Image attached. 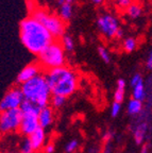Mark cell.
Wrapping results in <instances>:
<instances>
[{
    "instance_id": "28",
    "label": "cell",
    "mask_w": 152,
    "mask_h": 153,
    "mask_svg": "<svg viewBox=\"0 0 152 153\" xmlns=\"http://www.w3.org/2000/svg\"><path fill=\"white\" fill-rule=\"evenodd\" d=\"M77 146H78V143H77V140H72L70 143H68L66 146V148H65V150L67 151V152H72V151L75 150V149L77 148Z\"/></svg>"
},
{
    "instance_id": "25",
    "label": "cell",
    "mask_w": 152,
    "mask_h": 153,
    "mask_svg": "<svg viewBox=\"0 0 152 153\" xmlns=\"http://www.w3.org/2000/svg\"><path fill=\"white\" fill-rule=\"evenodd\" d=\"M117 5L118 7L120 9H124V10H128V7L132 4V0H116Z\"/></svg>"
},
{
    "instance_id": "30",
    "label": "cell",
    "mask_w": 152,
    "mask_h": 153,
    "mask_svg": "<svg viewBox=\"0 0 152 153\" xmlns=\"http://www.w3.org/2000/svg\"><path fill=\"white\" fill-rule=\"evenodd\" d=\"M53 151H54V145H53V143H49V145L46 147V152L52 153Z\"/></svg>"
},
{
    "instance_id": "4",
    "label": "cell",
    "mask_w": 152,
    "mask_h": 153,
    "mask_svg": "<svg viewBox=\"0 0 152 153\" xmlns=\"http://www.w3.org/2000/svg\"><path fill=\"white\" fill-rule=\"evenodd\" d=\"M38 63L47 70L63 67L65 64V49L61 42L54 41L42 54L38 55Z\"/></svg>"
},
{
    "instance_id": "6",
    "label": "cell",
    "mask_w": 152,
    "mask_h": 153,
    "mask_svg": "<svg viewBox=\"0 0 152 153\" xmlns=\"http://www.w3.org/2000/svg\"><path fill=\"white\" fill-rule=\"evenodd\" d=\"M24 113L20 108H14L1 112V119H0V128L2 133L13 132L19 130L22 123Z\"/></svg>"
},
{
    "instance_id": "19",
    "label": "cell",
    "mask_w": 152,
    "mask_h": 153,
    "mask_svg": "<svg viewBox=\"0 0 152 153\" xmlns=\"http://www.w3.org/2000/svg\"><path fill=\"white\" fill-rule=\"evenodd\" d=\"M142 101L139 100H136V99H132V100L129 102V106H128V112L132 115H135L137 113L140 112L142 110Z\"/></svg>"
},
{
    "instance_id": "26",
    "label": "cell",
    "mask_w": 152,
    "mask_h": 153,
    "mask_svg": "<svg viewBox=\"0 0 152 153\" xmlns=\"http://www.w3.org/2000/svg\"><path fill=\"white\" fill-rule=\"evenodd\" d=\"M140 82H143V78H142V76H140L139 74H134V76L132 78V80H131V85L133 86H136L138 83H140Z\"/></svg>"
},
{
    "instance_id": "13",
    "label": "cell",
    "mask_w": 152,
    "mask_h": 153,
    "mask_svg": "<svg viewBox=\"0 0 152 153\" xmlns=\"http://www.w3.org/2000/svg\"><path fill=\"white\" fill-rule=\"evenodd\" d=\"M19 108L22 110V112L24 114H32V115H37V116L39 115L40 111H42V108H40L39 105H37L36 103L29 100H25Z\"/></svg>"
},
{
    "instance_id": "16",
    "label": "cell",
    "mask_w": 152,
    "mask_h": 153,
    "mask_svg": "<svg viewBox=\"0 0 152 153\" xmlns=\"http://www.w3.org/2000/svg\"><path fill=\"white\" fill-rule=\"evenodd\" d=\"M127 13H128V15L131 18L135 19V18H138V17L142 15L143 9H142V7H140L139 4H137V3H132V4L128 7V10H127Z\"/></svg>"
},
{
    "instance_id": "20",
    "label": "cell",
    "mask_w": 152,
    "mask_h": 153,
    "mask_svg": "<svg viewBox=\"0 0 152 153\" xmlns=\"http://www.w3.org/2000/svg\"><path fill=\"white\" fill-rule=\"evenodd\" d=\"M61 43H62V45H63V47H64L65 50H67V51L74 50L75 42L69 35H66V34H65V35L62 37V42H61Z\"/></svg>"
},
{
    "instance_id": "31",
    "label": "cell",
    "mask_w": 152,
    "mask_h": 153,
    "mask_svg": "<svg viewBox=\"0 0 152 153\" xmlns=\"http://www.w3.org/2000/svg\"><path fill=\"white\" fill-rule=\"evenodd\" d=\"M122 35H124V31H122L121 29H119L118 33H117V35H116V38H121L122 37Z\"/></svg>"
},
{
    "instance_id": "11",
    "label": "cell",
    "mask_w": 152,
    "mask_h": 153,
    "mask_svg": "<svg viewBox=\"0 0 152 153\" xmlns=\"http://www.w3.org/2000/svg\"><path fill=\"white\" fill-rule=\"evenodd\" d=\"M38 121H39L40 128H46L52 123L53 121V111L49 106L42 108L39 115H38Z\"/></svg>"
},
{
    "instance_id": "10",
    "label": "cell",
    "mask_w": 152,
    "mask_h": 153,
    "mask_svg": "<svg viewBox=\"0 0 152 153\" xmlns=\"http://www.w3.org/2000/svg\"><path fill=\"white\" fill-rule=\"evenodd\" d=\"M40 69H42V66L39 65V63H32L27 65L17 76V83L24 84L32 80L36 76L40 74Z\"/></svg>"
},
{
    "instance_id": "17",
    "label": "cell",
    "mask_w": 152,
    "mask_h": 153,
    "mask_svg": "<svg viewBox=\"0 0 152 153\" xmlns=\"http://www.w3.org/2000/svg\"><path fill=\"white\" fill-rule=\"evenodd\" d=\"M137 47V41L134 37H128L126 38L122 43V48L126 52H132Z\"/></svg>"
},
{
    "instance_id": "1",
    "label": "cell",
    "mask_w": 152,
    "mask_h": 153,
    "mask_svg": "<svg viewBox=\"0 0 152 153\" xmlns=\"http://www.w3.org/2000/svg\"><path fill=\"white\" fill-rule=\"evenodd\" d=\"M19 37L31 53L39 55L54 42V37L33 16L26 17L19 25Z\"/></svg>"
},
{
    "instance_id": "24",
    "label": "cell",
    "mask_w": 152,
    "mask_h": 153,
    "mask_svg": "<svg viewBox=\"0 0 152 153\" xmlns=\"http://www.w3.org/2000/svg\"><path fill=\"white\" fill-rule=\"evenodd\" d=\"M98 53H99L100 57H101L105 63H110V60H111V59H110V53L104 47H98Z\"/></svg>"
},
{
    "instance_id": "22",
    "label": "cell",
    "mask_w": 152,
    "mask_h": 153,
    "mask_svg": "<svg viewBox=\"0 0 152 153\" xmlns=\"http://www.w3.org/2000/svg\"><path fill=\"white\" fill-rule=\"evenodd\" d=\"M34 149L32 146L31 141L29 139V137L22 143V147H20V153H33Z\"/></svg>"
},
{
    "instance_id": "29",
    "label": "cell",
    "mask_w": 152,
    "mask_h": 153,
    "mask_svg": "<svg viewBox=\"0 0 152 153\" xmlns=\"http://www.w3.org/2000/svg\"><path fill=\"white\" fill-rule=\"evenodd\" d=\"M147 67L149 69H152V51L149 53L148 55V59H147Z\"/></svg>"
},
{
    "instance_id": "9",
    "label": "cell",
    "mask_w": 152,
    "mask_h": 153,
    "mask_svg": "<svg viewBox=\"0 0 152 153\" xmlns=\"http://www.w3.org/2000/svg\"><path fill=\"white\" fill-rule=\"evenodd\" d=\"M38 128H39V121H38L37 115L24 114V117H22V123H20L18 131L19 133L24 134V135L30 136Z\"/></svg>"
},
{
    "instance_id": "12",
    "label": "cell",
    "mask_w": 152,
    "mask_h": 153,
    "mask_svg": "<svg viewBox=\"0 0 152 153\" xmlns=\"http://www.w3.org/2000/svg\"><path fill=\"white\" fill-rule=\"evenodd\" d=\"M29 139H30L32 146H33L34 151L39 150L43 147V143L45 141V132H44L43 128H38L34 133H32L29 136Z\"/></svg>"
},
{
    "instance_id": "21",
    "label": "cell",
    "mask_w": 152,
    "mask_h": 153,
    "mask_svg": "<svg viewBox=\"0 0 152 153\" xmlns=\"http://www.w3.org/2000/svg\"><path fill=\"white\" fill-rule=\"evenodd\" d=\"M145 131H146L145 126H140L135 131V133H134V138H135V141L137 143H140L143 141L144 136H145Z\"/></svg>"
},
{
    "instance_id": "5",
    "label": "cell",
    "mask_w": 152,
    "mask_h": 153,
    "mask_svg": "<svg viewBox=\"0 0 152 153\" xmlns=\"http://www.w3.org/2000/svg\"><path fill=\"white\" fill-rule=\"evenodd\" d=\"M35 19H37L43 25L53 37H63L65 35V22L57 15L51 12H48L43 9H34L32 11V15Z\"/></svg>"
},
{
    "instance_id": "2",
    "label": "cell",
    "mask_w": 152,
    "mask_h": 153,
    "mask_svg": "<svg viewBox=\"0 0 152 153\" xmlns=\"http://www.w3.org/2000/svg\"><path fill=\"white\" fill-rule=\"evenodd\" d=\"M46 79L50 86L51 93L55 96L69 97L77 91L79 85V76L75 70L69 67H59L47 70Z\"/></svg>"
},
{
    "instance_id": "33",
    "label": "cell",
    "mask_w": 152,
    "mask_h": 153,
    "mask_svg": "<svg viewBox=\"0 0 152 153\" xmlns=\"http://www.w3.org/2000/svg\"><path fill=\"white\" fill-rule=\"evenodd\" d=\"M146 150H147V146L144 147V150H142V153H146Z\"/></svg>"
},
{
    "instance_id": "34",
    "label": "cell",
    "mask_w": 152,
    "mask_h": 153,
    "mask_svg": "<svg viewBox=\"0 0 152 153\" xmlns=\"http://www.w3.org/2000/svg\"><path fill=\"white\" fill-rule=\"evenodd\" d=\"M65 1H66L67 3H70V4H72V2L74 1V0H65Z\"/></svg>"
},
{
    "instance_id": "18",
    "label": "cell",
    "mask_w": 152,
    "mask_h": 153,
    "mask_svg": "<svg viewBox=\"0 0 152 153\" xmlns=\"http://www.w3.org/2000/svg\"><path fill=\"white\" fill-rule=\"evenodd\" d=\"M133 97L134 99L139 101H142L145 98V86H144L143 82H140L133 87Z\"/></svg>"
},
{
    "instance_id": "8",
    "label": "cell",
    "mask_w": 152,
    "mask_h": 153,
    "mask_svg": "<svg viewBox=\"0 0 152 153\" xmlns=\"http://www.w3.org/2000/svg\"><path fill=\"white\" fill-rule=\"evenodd\" d=\"M25 100L26 99H25V96L22 88L13 87V88H11L10 91H7V94H5L4 97L1 100V103H0L1 112L14 110V108H19Z\"/></svg>"
},
{
    "instance_id": "14",
    "label": "cell",
    "mask_w": 152,
    "mask_h": 153,
    "mask_svg": "<svg viewBox=\"0 0 152 153\" xmlns=\"http://www.w3.org/2000/svg\"><path fill=\"white\" fill-rule=\"evenodd\" d=\"M124 87H126V82H124V80L119 79L118 81H117V88H116V91H115V95H114L115 102L121 103L122 101H124Z\"/></svg>"
},
{
    "instance_id": "15",
    "label": "cell",
    "mask_w": 152,
    "mask_h": 153,
    "mask_svg": "<svg viewBox=\"0 0 152 153\" xmlns=\"http://www.w3.org/2000/svg\"><path fill=\"white\" fill-rule=\"evenodd\" d=\"M72 15V7L70 3L64 2L62 5H60V12H59V16L66 22L68 19H70Z\"/></svg>"
},
{
    "instance_id": "32",
    "label": "cell",
    "mask_w": 152,
    "mask_h": 153,
    "mask_svg": "<svg viewBox=\"0 0 152 153\" xmlns=\"http://www.w3.org/2000/svg\"><path fill=\"white\" fill-rule=\"evenodd\" d=\"M93 3H95V4H101V3H103V1L104 0H90Z\"/></svg>"
},
{
    "instance_id": "23",
    "label": "cell",
    "mask_w": 152,
    "mask_h": 153,
    "mask_svg": "<svg viewBox=\"0 0 152 153\" xmlns=\"http://www.w3.org/2000/svg\"><path fill=\"white\" fill-rule=\"evenodd\" d=\"M65 101H66V98H65V97H62V96L53 95L52 99H51V103H52L53 108H61V106L65 103Z\"/></svg>"
},
{
    "instance_id": "7",
    "label": "cell",
    "mask_w": 152,
    "mask_h": 153,
    "mask_svg": "<svg viewBox=\"0 0 152 153\" xmlns=\"http://www.w3.org/2000/svg\"><path fill=\"white\" fill-rule=\"evenodd\" d=\"M97 27L101 34L107 38L116 37L119 29H120L118 19L113 16L112 14L100 15L97 19Z\"/></svg>"
},
{
    "instance_id": "3",
    "label": "cell",
    "mask_w": 152,
    "mask_h": 153,
    "mask_svg": "<svg viewBox=\"0 0 152 153\" xmlns=\"http://www.w3.org/2000/svg\"><path fill=\"white\" fill-rule=\"evenodd\" d=\"M22 91L24 93L25 99L39 105L44 108L49 102L51 89L48 84L45 74H38L30 81L22 84Z\"/></svg>"
},
{
    "instance_id": "27",
    "label": "cell",
    "mask_w": 152,
    "mask_h": 153,
    "mask_svg": "<svg viewBox=\"0 0 152 153\" xmlns=\"http://www.w3.org/2000/svg\"><path fill=\"white\" fill-rule=\"evenodd\" d=\"M119 111H120V103L114 102V103H113V105H112V111H111L113 117H116L117 115H118Z\"/></svg>"
}]
</instances>
